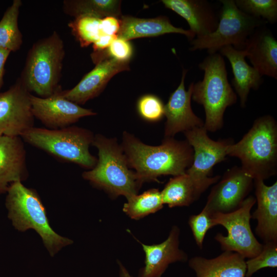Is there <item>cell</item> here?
I'll return each mask as SVG.
<instances>
[{
	"mask_svg": "<svg viewBox=\"0 0 277 277\" xmlns=\"http://www.w3.org/2000/svg\"><path fill=\"white\" fill-rule=\"evenodd\" d=\"M220 2L222 6L216 30L191 41L189 48L191 51L207 49L209 54H213L227 46H231L237 50H244L249 37L255 30L267 23L261 18L242 11L234 0Z\"/></svg>",
	"mask_w": 277,
	"mask_h": 277,
	"instance_id": "cell-8",
	"label": "cell"
},
{
	"mask_svg": "<svg viewBox=\"0 0 277 277\" xmlns=\"http://www.w3.org/2000/svg\"><path fill=\"white\" fill-rule=\"evenodd\" d=\"M164 6L175 12L188 23L196 37L214 32L219 16L212 5L206 0H162Z\"/></svg>",
	"mask_w": 277,
	"mask_h": 277,
	"instance_id": "cell-17",
	"label": "cell"
},
{
	"mask_svg": "<svg viewBox=\"0 0 277 277\" xmlns=\"http://www.w3.org/2000/svg\"><path fill=\"white\" fill-rule=\"evenodd\" d=\"M179 229L173 226L167 239L160 244L148 245L140 242L145 261L137 277H161L169 264L187 260V254L179 248Z\"/></svg>",
	"mask_w": 277,
	"mask_h": 277,
	"instance_id": "cell-18",
	"label": "cell"
},
{
	"mask_svg": "<svg viewBox=\"0 0 277 277\" xmlns=\"http://www.w3.org/2000/svg\"><path fill=\"white\" fill-rule=\"evenodd\" d=\"M133 52L129 41L117 37L105 50L95 51V55L99 58H112L122 62H129Z\"/></svg>",
	"mask_w": 277,
	"mask_h": 277,
	"instance_id": "cell-33",
	"label": "cell"
},
{
	"mask_svg": "<svg viewBox=\"0 0 277 277\" xmlns=\"http://www.w3.org/2000/svg\"><path fill=\"white\" fill-rule=\"evenodd\" d=\"M257 208L251 217L257 220L256 234L265 243L277 241V182L267 186L254 180Z\"/></svg>",
	"mask_w": 277,
	"mask_h": 277,
	"instance_id": "cell-19",
	"label": "cell"
},
{
	"mask_svg": "<svg viewBox=\"0 0 277 277\" xmlns=\"http://www.w3.org/2000/svg\"><path fill=\"white\" fill-rule=\"evenodd\" d=\"M163 205L161 191L153 188L128 199L123 210L130 218L138 220L157 212Z\"/></svg>",
	"mask_w": 277,
	"mask_h": 277,
	"instance_id": "cell-27",
	"label": "cell"
},
{
	"mask_svg": "<svg viewBox=\"0 0 277 277\" xmlns=\"http://www.w3.org/2000/svg\"><path fill=\"white\" fill-rule=\"evenodd\" d=\"M164 106L157 96L146 94L141 96L137 103V110L140 116L150 122H156L164 116Z\"/></svg>",
	"mask_w": 277,
	"mask_h": 277,
	"instance_id": "cell-31",
	"label": "cell"
},
{
	"mask_svg": "<svg viewBox=\"0 0 277 277\" xmlns=\"http://www.w3.org/2000/svg\"><path fill=\"white\" fill-rule=\"evenodd\" d=\"M10 53L9 50L0 48V90L4 83L5 64Z\"/></svg>",
	"mask_w": 277,
	"mask_h": 277,
	"instance_id": "cell-36",
	"label": "cell"
},
{
	"mask_svg": "<svg viewBox=\"0 0 277 277\" xmlns=\"http://www.w3.org/2000/svg\"><path fill=\"white\" fill-rule=\"evenodd\" d=\"M118 264L120 267V277H132L120 262H118Z\"/></svg>",
	"mask_w": 277,
	"mask_h": 277,
	"instance_id": "cell-37",
	"label": "cell"
},
{
	"mask_svg": "<svg viewBox=\"0 0 277 277\" xmlns=\"http://www.w3.org/2000/svg\"><path fill=\"white\" fill-rule=\"evenodd\" d=\"M117 37V35L102 34L100 38L93 44V51H101L106 49Z\"/></svg>",
	"mask_w": 277,
	"mask_h": 277,
	"instance_id": "cell-35",
	"label": "cell"
},
{
	"mask_svg": "<svg viewBox=\"0 0 277 277\" xmlns=\"http://www.w3.org/2000/svg\"><path fill=\"white\" fill-rule=\"evenodd\" d=\"M120 21L121 26L117 36L128 41L137 38L157 36L167 33L183 34L190 41L194 39L195 36L189 30L173 26L165 16L146 18L122 15Z\"/></svg>",
	"mask_w": 277,
	"mask_h": 277,
	"instance_id": "cell-21",
	"label": "cell"
},
{
	"mask_svg": "<svg viewBox=\"0 0 277 277\" xmlns=\"http://www.w3.org/2000/svg\"><path fill=\"white\" fill-rule=\"evenodd\" d=\"M92 145L97 149L98 157L94 167L82 173L84 179L113 197L123 195L128 200L137 194L142 184L130 169L117 140L97 134Z\"/></svg>",
	"mask_w": 277,
	"mask_h": 277,
	"instance_id": "cell-3",
	"label": "cell"
},
{
	"mask_svg": "<svg viewBox=\"0 0 277 277\" xmlns=\"http://www.w3.org/2000/svg\"><path fill=\"white\" fill-rule=\"evenodd\" d=\"M244 49L252 67L262 76L277 79V41L269 29L265 25L256 28Z\"/></svg>",
	"mask_w": 277,
	"mask_h": 277,
	"instance_id": "cell-20",
	"label": "cell"
},
{
	"mask_svg": "<svg viewBox=\"0 0 277 277\" xmlns=\"http://www.w3.org/2000/svg\"><path fill=\"white\" fill-rule=\"evenodd\" d=\"M255 203V197L249 196L236 210L211 215L213 226L220 225L227 231V236L218 233L214 237L224 251L234 252L249 259L262 251L263 245L254 236L250 224V211Z\"/></svg>",
	"mask_w": 277,
	"mask_h": 277,
	"instance_id": "cell-9",
	"label": "cell"
},
{
	"mask_svg": "<svg viewBox=\"0 0 277 277\" xmlns=\"http://www.w3.org/2000/svg\"><path fill=\"white\" fill-rule=\"evenodd\" d=\"M219 51L220 54L227 57L230 63L233 74L232 85L240 97L241 106L245 107L250 90L259 89L263 82L262 76L246 62L247 53L245 49L237 50L231 46H227Z\"/></svg>",
	"mask_w": 277,
	"mask_h": 277,
	"instance_id": "cell-22",
	"label": "cell"
},
{
	"mask_svg": "<svg viewBox=\"0 0 277 277\" xmlns=\"http://www.w3.org/2000/svg\"><path fill=\"white\" fill-rule=\"evenodd\" d=\"M30 101L34 118L51 129L70 126L82 117L96 114L64 97L61 88L47 97L31 94Z\"/></svg>",
	"mask_w": 277,
	"mask_h": 277,
	"instance_id": "cell-13",
	"label": "cell"
},
{
	"mask_svg": "<svg viewBox=\"0 0 277 277\" xmlns=\"http://www.w3.org/2000/svg\"><path fill=\"white\" fill-rule=\"evenodd\" d=\"M65 55L64 41L56 31L34 43L19 77L27 89L39 97H47L60 89Z\"/></svg>",
	"mask_w": 277,
	"mask_h": 277,
	"instance_id": "cell-6",
	"label": "cell"
},
{
	"mask_svg": "<svg viewBox=\"0 0 277 277\" xmlns=\"http://www.w3.org/2000/svg\"><path fill=\"white\" fill-rule=\"evenodd\" d=\"M129 62H122L106 58L97 63L95 67L86 74L80 82L69 90H62L66 99L83 105L97 96L110 79L117 73L130 70Z\"/></svg>",
	"mask_w": 277,
	"mask_h": 277,
	"instance_id": "cell-15",
	"label": "cell"
},
{
	"mask_svg": "<svg viewBox=\"0 0 277 277\" xmlns=\"http://www.w3.org/2000/svg\"><path fill=\"white\" fill-rule=\"evenodd\" d=\"M120 26V18L114 16H107L101 20V29L103 34L117 35Z\"/></svg>",
	"mask_w": 277,
	"mask_h": 277,
	"instance_id": "cell-34",
	"label": "cell"
},
{
	"mask_svg": "<svg viewBox=\"0 0 277 277\" xmlns=\"http://www.w3.org/2000/svg\"><path fill=\"white\" fill-rule=\"evenodd\" d=\"M28 144L60 160L91 169L97 159L89 151L94 135L82 127L70 126L51 129L33 127L21 136Z\"/></svg>",
	"mask_w": 277,
	"mask_h": 277,
	"instance_id": "cell-7",
	"label": "cell"
},
{
	"mask_svg": "<svg viewBox=\"0 0 277 277\" xmlns=\"http://www.w3.org/2000/svg\"><path fill=\"white\" fill-rule=\"evenodd\" d=\"M28 176L26 152L21 136H0V194L7 193L14 182Z\"/></svg>",
	"mask_w": 277,
	"mask_h": 277,
	"instance_id": "cell-16",
	"label": "cell"
},
{
	"mask_svg": "<svg viewBox=\"0 0 277 277\" xmlns=\"http://www.w3.org/2000/svg\"><path fill=\"white\" fill-rule=\"evenodd\" d=\"M121 146L129 167L134 169L141 184L159 182L162 175L185 174L193 162V149L186 140L165 137L161 145L150 146L125 131Z\"/></svg>",
	"mask_w": 277,
	"mask_h": 277,
	"instance_id": "cell-1",
	"label": "cell"
},
{
	"mask_svg": "<svg viewBox=\"0 0 277 277\" xmlns=\"http://www.w3.org/2000/svg\"><path fill=\"white\" fill-rule=\"evenodd\" d=\"M187 70L184 69L181 82L177 88L171 94L167 103L164 106L165 137H174L180 132L183 133L195 128L202 127L204 122L193 112L191 101L193 83L186 90L185 79Z\"/></svg>",
	"mask_w": 277,
	"mask_h": 277,
	"instance_id": "cell-14",
	"label": "cell"
},
{
	"mask_svg": "<svg viewBox=\"0 0 277 277\" xmlns=\"http://www.w3.org/2000/svg\"><path fill=\"white\" fill-rule=\"evenodd\" d=\"M184 134L193 149V162L186 173L202 194L221 179L220 175L210 176L211 172L216 164L226 160L227 148L234 141L231 138L214 141L208 136L204 126L195 128Z\"/></svg>",
	"mask_w": 277,
	"mask_h": 277,
	"instance_id": "cell-10",
	"label": "cell"
},
{
	"mask_svg": "<svg viewBox=\"0 0 277 277\" xmlns=\"http://www.w3.org/2000/svg\"><path fill=\"white\" fill-rule=\"evenodd\" d=\"M227 155L236 157L243 171L254 180L264 181L276 174L277 123L270 115L258 117L237 143L230 144Z\"/></svg>",
	"mask_w": 277,
	"mask_h": 277,
	"instance_id": "cell-2",
	"label": "cell"
},
{
	"mask_svg": "<svg viewBox=\"0 0 277 277\" xmlns=\"http://www.w3.org/2000/svg\"><path fill=\"white\" fill-rule=\"evenodd\" d=\"M212 188L204 207L211 215L239 207L252 188L253 179L241 167L228 169Z\"/></svg>",
	"mask_w": 277,
	"mask_h": 277,
	"instance_id": "cell-12",
	"label": "cell"
},
{
	"mask_svg": "<svg viewBox=\"0 0 277 277\" xmlns=\"http://www.w3.org/2000/svg\"><path fill=\"white\" fill-rule=\"evenodd\" d=\"M121 1L118 0H65L63 10L67 15L75 18L91 15L103 18L114 16L120 18Z\"/></svg>",
	"mask_w": 277,
	"mask_h": 277,
	"instance_id": "cell-24",
	"label": "cell"
},
{
	"mask_svg": "<svg viewBox=\"0 0 277 277\" xmlns=\"http://www.w3.org/2000/svg\"><path fill=\"white\" fill-rule=\"evenodd\" d=\"M199 66L204 72V77L193 84L192 99L204 108L205 129L215 132L223 127L225 111L236 103L237 95L228 82L225 61L220 53L209 54Z\"/></svg>",
	"mask_w": 277,
	"mask_h": 277,
	"instance_id": "cell-5",
	"label": "cell"
},
{
	"mask_svg": "<svg viewBox=\"0 0 277 277\" xmlns=\"http://www.w3.org/2000/svg\"><path fill=\"white\" fill-rule=\"evenodd\" d=\"M245 277H251L260 269L277 267V241L265 243L261 252L246 261Z\"/></svg>",
	"mask_w": 277,
	"mask_h": 277,
	"instance_id": "cell-30",
	"label": "cell"
},
{
	"mask_svg": "<svg viewBox=\"0 0 277 277\" xmlns=\"http://www.w3.org/2000/svg\"><path fill=\"white\" fill-rule=\"evenodd\" d=\"M189 266L196 277H245L246 271L245 258L231 251H224L213 259L192 258Z\"/></svg>",
	"mask_w": 277,
	"mask_h": 277,
	"instance_id": "cell-23",
	"label": "cell"
},
{
	"mask_svg": "<svg viewBox=\"0 0 277 277\" xmlns=\"http://www.w3.org/2000/svg\"><path fill=\"white\" fill-rule=\"evenodd\" d=\"M102 19L94 16L81 15L68 24L82 47L94 43L103 34L101 29Z\"/></svg>",
	"mask_w": 277,
	"mask_h": 277,
	"instance_id": "cell-28",
	"label": "cell"
},
{
	"mask_svg": "<svg viewBox=\"0 0 277 277\" xmlns=\"http://www.w3.org/2000/svg\"><path fill=\"white\" fill-rule=\"evenodd\" d=\"M4 135L3 131L1 130H0V136Z\"/></svg>",
	"mask_w": 277,
	"mask_h": 277,
	"instance_id": "cell-38",
	"label": "cell"
},
{
	"mask_svg": "<svg viewBox=\"0 0 277 277\" xmlns=\"http://www.w3.org/2000/svg\"><path fill=\"white\" fill-rule=\"evenodd\" d=\"M188 223L197 245L202 249L207 231L213 227L211 215L203 208L200 213L190 216Z\"/></svg>",
	"mask_w": 277,
	"mask_h": 277,
	"instance_id": "cell-32",
	"label": "cell"
},
{
	"mask_svg": "<svg viewBox=\"0 0 277 277\" xmlns=\"http://www.w3.org/2000/svg\"><path fill=\"white\" fill-rule=\"evenodd\" d=\"M31 94L19 77L7 90L0 92V130L4 135L21 136L34 127Z\"/></svg>",
	"mask_w": 277,
	"mask_h": 277,
	"instance_id": "cell-11",
	"label": "cell"
},
{
	"mask_svg": "<svg viewBox=\"0 0 277 277\" xmlns=\"http://www.w3.org/2000/svg\"><path fill=\"white\" fill-rule=\"evenodd\" d=\"M22 2L14 0L0 21V48L11 52L18 50L23 44V35L18 19Z\"/></svg>",
	"mask_w": 277,
	"mask_h": 277,
	"instance_id": "cell-26",
	"label": "cell"
},
{
	"mask_svg": "<svg viewBox=\"0 0 277 277\" xmlns=\"http://www.w3.org/2000/svg\"><path fill=\"white\" fill-rule=\"evenodd\" d=\"M7 193L5 205L13 226L21 232L30 229L35 230L51 256L73 243L51 228L46 208L35 190L18 181L11 184Z\"/></svg>",
	"mask_w": 277,
	"mask_h": 277,
	"instance_id": "cell-4",
	"label": "cell"
},
{
	"mask_svg": "<svg viewBox=\"0 0 277 277\" xmlns=\"http://www.w3.org/2000/svg\"><path fill=\"white\" fill-rule=\"evenodd\" d=\"M161 193L163 204L170 208L189 206L202 194L186 173L170 178Z\"/></svg>",
	"mask_w": 277,
	"mask_h": 277,
	"instance_id": "cell-25",
	"label": "cell"
},
{
	"mask_svg": "<svg viewBox=\"0 0 277 277\" xmlns=\"http://www.w3.org/2000/svg\"><path fill=\"white\" fill-rule=\"evenodd\" d=\"M235 3L240 10L247 14L270 24L277 21L276 0H235Z\"/></svg>",
	"mask_w": 277,
	"mask_h": 277,
	"instance_id": "cell-29",
	"label": "cell"
}]
</instances>
